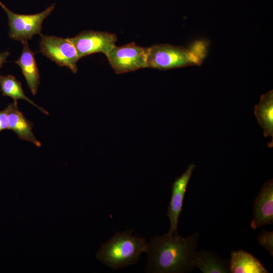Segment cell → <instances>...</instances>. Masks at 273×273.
<instances>
[{"label":"cell","instance_id":"obj_1","mask_svg":"<svg viewBox=\"0 0 273 273\" xmlns=\"http://www.w3.org/2000/svg\"><path fill=\"white\" fill-rule=\"evenodd\" d=\"M199 233L183 238L178 234L156 236L148 244V262L146 271L182 273L194 268L192 258L197 247Z\"/></svg>","mask_w":273,"mask_h":273},{"label":"cell","instance_id":"obj_2","mask_svg":"<svg viewBox=\"0 0 273 273\" xmlns=\"http://www.w3.org/2000/svg\"><path fill=\"white\" fill-rule=\"evenodd\" d=\"M202 41H196L189 49L169 44H160L148 48V67L167 70L192 65H200L207 49Z\"/></svg>","mask_w":273,"mask_h":273},{"label":"cell","instance_id":"obj_3","mask_svg":"<svg viewBox=\"0 0 273 273\" xmlns=\"http://www.w3.org/2000/svg\"><path fill=\"white\" fill-rule=\"evenodd\" d=\"M147 247L146 240L132 236L131 231L117 233L101 245L97 258L106 266L118 269L136 263Z\"/></svg>","mask_w":273,"mask_h":273},{"label":"cell","instance_id":"obj_4","mask_svg":"<svg viewBox=\"0 0 273 273\" xmlns=\"http://www.w3.org/2000/svg\"><path fill=\"white\" fill-rule=\"evenodd\" d=\"M0 6L8 16L9 37L23 42L32 39L36 34H41L42 22L54 10L55 4L52 5L42 12L32 15L14 13L1 2Z\"/></svg>","mask_w":273,"mask_h":273},{"label":"cell","instance_id":"obj_5","mask_svg":"<svg viewBox=\"0 0 273 273\" xmlns=\"http://www.w3.org/2000/svg\"><path fill=\"white\" fill-rule=\"evenodd\" d=\"M40 52L60 66H66L73 73L77 71L79 59L76 49L70 38H64L40 34Z\"/></svg>","mask_w":273,"mask_h":273},{"label":"cell","instance_id":"obj_6","mask_svg":"<svg viewBox=\"0 0 273 273\" xmlns=\"http://www.w3.org/2000/svg\"><path fill=\"white\" fill-rule=\"evenodd\" d=\"M148 48L131 42L121 47L115 46L106 55L117 74H122L148 67Z\"/></svg>","mask_w":273,"mask_h":273},{"label":"cell","instance_id":"obj_7","mask_svg":"<svg viewBox=\"0 0 273 273\" xmlns=\"http://www.w3.org/2000/svg\"><path fill=\"white\" fill-rule=\"evenodd\" d=\"M70 39L76 49L79 59L96 53L106 55L115 46L117 40L115 34L93 30L83 31Z\"/></svg>","mask_w":273,"mask_h":273},{"label":"cell","instance_id":"obj_8","mask_svg":"<svg viewBox=\"0 0 273 273\" xmlns=\"http://www.w3.org/2000/svg\"><path fill=\"white\" fill-rule=\"evenodd\" d=\"M195 167V164H190L185 172L176 178L172 184L171 196L167 213L170 222V227L168 233L169 234L177 233L178 218L183 210L184 197Z\"/></svg>","mask_w":273,"mask_h":273},{"label":"cell","instance_id":"obj_9","mask_svg":"<svg viewBox=\"0 0 273 273\" xmlns=\"http://www.w3.org/2000/svg\"><path fill=\"white\" fill-rule=\"evenodd\" d=\"M273 222V180L266 181L254 202L253 217L251 228L255 230Z\"/></svg>","mask_w":273,"mask_h":273},{"label":"cell","instance_id":"obj_10","mask_svg":"<svg viewBox=\"0 0 273 273\" xmlns=\"http://www.w3.org/2000/svg\"><path fill=\"white\" fill-rule=\"evenodd\" d=\"M7 108L9 129L14 131L21 140L29 142L37 147H41V143L32 131L33 123L26 119L20 111L17 102L14 101Z\"/></svg>","mask_w":273,"mask_h":273},{"label":"cell","instance_id":"obj_11","mask_svg":"<svg viewBox=\"0 0 273 273\" xmlns=\"http://www.w3.org/2000/svg\"><path fill=\"white\" fill-rule=\"evenodd\" d=\"M22 54L15 63L19 66L31 93L36 95L40 83L39 70L34 53L30 49L28 41L22 42Z\"/></svg>","mask_w":273,"mask_h":273},{"label":"cell","instance_id":"obj_12","mask_svg":"<svg viewBox=\"0 0 273 273\" xmlns=\"http://www.w3.org/2000/svg\"><path fill=\"white\" fill-rule=\"evenodd\" d=\"M229 266L232 273L268 272L257 258L243 250L231 252Z\"/></svg>","mask_w":273,"mask_h":273},{"label":"cell","instance_id":"obj_13","mask_svg":"<svg viewBox=\"0 0 273 273\" xmlns=\"http://www.w3.org/2000/svg\"><path fill=\"white\" fill-rule=\"evenodd\" d=\"M192 261L203 273H228L230 272L228 260L222 259L217 254L207 250L195 252Z\"/></svg>","mask_w":273,"mask_h":273},{"label":"cell","instance_id":"obj_14","mask_svg":"<svg viewBox=\"0 0 273 273\" xmlns=\"http://www.w3.org/2000/svg\"><path fill=\"white\" fill-rule=\"evenodd\" d=\"M254 114L263 129L264 137H271L273 143V92L271 90L261 96L259 103L255 106Z\"/></svg>","mask_w":273,"mask_h":273},{"label":"cell","instance_id":"obj_15","mask_svg":"<svg viewBox=\"0 0 273 273\" xmlns=\"http://www.w3.org/2000/svg\"><path fill=\"white\" fill-rule=\"evenodd\" d=\"M0 86L4 96L11 97L14 100V101L17 102L18 100H24L34 106L42 113L49 114V112L46 110L36 104L25 95L21 82L14 76L0 75Z\"/></svg>","mask_w":273,"mask_h":273},{"label":"cell","instance_id":"obj_16","mask_svg":"<svg viewBox=\"0 0 273 273\" xmlns=\"http://www.w3.org/2000/svg\"><path fill=\"white\" fill-rule=\"evenodd\" d=\"M258 243L273 256V232L262 230L258 237Z\"/></svg>","mask_w":273,"mask_h":273},{"label":"cell","instance_id":"obj_17","mask_svg":"<svg viewBox=\"0 0 273 273\" xmlns=\"http://www.w3.org/2000/svg\"><path fill=\"white\" fill-rule=\"evenodd\" d=\"M9 129L8 123V110L7 107L0 111V132Z\"/></svg>","mask_w":273,"mask_h":273},{"label":"cell","instance_id":"obj_18","mask_svg":"<svg viewBox=\"0 0 273 273\" xmlns=\"http://www.w3.org/2000/svg\"><path fill=\"white\" fill-rule=\"evenodd\" d=\"M9 55V51L0 53V68L7 62V58Z\"/></svg>","mask_w":273,"mask_h":273}]
</instances>
